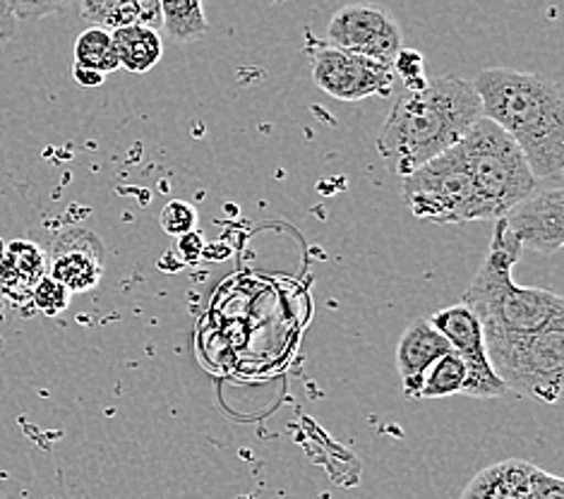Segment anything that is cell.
I'll list each match as a JSON object with an SVG mask.
<instances>
[{
    "mask_svg": "<svg viewBox=\"0 0 564 499\" xmlns=\"http://www.w3.org/2000/svg\"><path fill=\"white\" fill-rule=\"evenodd\" d=\"M480 118L474 83L454 75L427 77L425 87L394 101L378 134V152L389 173L406 178L430 159L459 144Z\"/></svg>",
    "mask_w": 564,
    "mask_h": 499,
    "instance_id": "6da1fadb",
    "label": "cell"
},
{
    "mask_svg": "<svg viewBox=\"0 0 564 499\" xmlns=\"http://www.w3.org/2000/svg\"><path fill=\"white\" fill-rule=\"evenodd\" d=\"M474 89L482 118L517 142L535 181L562 183L564 175V97L553 79L512 67H488Z\"/></svg>",
    "mask_w": 564,
    "mask_h": 499,
    "instance_id": "7a4b0ae2",
    "label": "cell"
},
{
    "mask_svg": "<svg viewBox=\"0 0 564 499\" xmlns=\"http://www.w3.org/2000/svg\"><path fill=\"white\" fill-rule=\"evenodd\" d=\"M521 252L505 219H497L486 260L464 293V305L471 307L480 322L482 339L533 334L564 322L562 295L547 289L519 286L514 281L512 267Z\"/></svg>",
    "mask_w": 564,
    "mask_h": 499,
    "instance_id": "3957f363",
    "label": "cell"
},
{
    "mask_svg": "<svg viewBox=\"0 0 564 499\" xmlns=\"http://www.w3.org/2000/svg\"><path fill=\"white\" fill-rule=\"evenodd\" d=\"M459 150L492 221L539 191V181L517 142L492 120L480 118L459 142Z\"/></svg>",
    "mask_w": 564,
    "mask_h": 499,
    "instance_id": "277c9868",
    "label": "cell"
},
{
    "mask_svg": "<svg viewBox=\"0 0 564 499\" xmlns=\"http://www.w3.org/2000/svg\"><path fill=\"white\" fill-rule=\"evenodd\" d=\"M486 354L502 384L543 403L562 397L564 370V322L541 332L486 339Z\"/></svg>",
    "mask_w": 564,
    "mask_h": 499,
    "instance_id": "5b68a950",
    "label": "cell"
},
{
    "mask_svg": "<svg viewBox=\"0 0 564 499\" xmlns=\"http://www.w3.org/2000/svg\"><path fill=\"white\" fill-rule=\"evenodd\" d=\"M401 191L413 217L425 221L468 224L490 219L459 144L409 173Z\"/></svg>",
    "mask_w": 564,
    "mask_h": 499,
    "instance_id": "8992f818",
    "label": "cell"
},
{
    "mask_svg": "<svg viewBox=\"0 0 564 499\" xmlns=\"http://www.w3.org/2000/svg\"><path fill=\"white\" fill-rule=\"evenodd\" d=\"M329 46L392 65L404 48V34L394 15L375 3H348L327 24Z\"/></svg>",
    "mask_w": 564,
    "mask_h": 499,
    "instance_id": "52a82bcc",
    "label": "cell"
},
{
    "mask_svg": "<svg viewBox=\"0 0 564 499\" xmlns=\"http://www.w3.org/2000/svg\"><path fill=\"white\" fill-rule=\"evenodd\" d=\"M445 339L449 341L452 350L464 360L466 366V382L462 394L474 399H497L507 394V387L500 377L495 375L488 354H486V339H482V327L471 307L464 303L442 307L427 319Z\"/></svg>",
    "mask_w": 564,
    "mask_h": 499,
    "instance_id": "ba28073f",
    "label": "cell"
},
{
    "mask_svg": "<svg viewBox=\"0 0 564 499\" xmlns=\"http://www.w3.org/2000/svg\"><path fill=\"white\" fill-rule=\"evenodd\" d=\"M392 65L356 56L334 46H322L313 56V83L339 101L389 97L394 89Z\"/></svg>",
    "mask_w": 564,
    "mask_h": 499,
    "instance_id": "9c48e42d",
    "label": "cell"
},
{
    "mask_svg": "<svg viewBox=\"0 0 564 499\" xmlns=\"http://www.w3.org/2000/svg\"><path fill=\"white\" fill-rule=\"evenodd\" d=\"M509 228L521 250L555 254L564 246V191L553 185L547 191H535L517 207L505 214Z\"/></svg>",
    "mask_w": 564,
    "mask_h": 499,
    "instance_id": "30bf717a",
    "label": "cell"
},
{
    "mask_svg": "<svg viewBox=\"0 0 564 499\" xmlns=\"http://www.w3.org/2000/svg\"><path fill=\"white\" fill-rule=\"evenodd\" d=\"M48 276L70 293L99 286L104 276V242L89 228H70L51 242Z\"/></svg>",
    "mask_w": 564,
    "mask_h": 499,
    "instance_id": "8fae6325",
    "label": "cell"
},
{
    "mask_svg": "<svg viewBox=\"0 0 564 499\" xmlns=\"http://www.w3.org/2000/svg\"><path fill=\"white\" fill-rule=\"evenodd\" d=\"M449 350V341L427 319L411 322L397 346V370L406 399H419L427 370Z\"/></svg>",
    "mask_w": 564,
    "mask_h": 499,
    "instance_id": "7c38bea8",
    "label": "cell"
},
{
    "mask_svg": "<svg viewBox=\"0 0 564 499\" xmlns=\"http://www.w3.org/2000/svg\"><path fill=\"white\" fill-rule=\"evenodd\" d=\"M111 42L118 65L128 73H150L152 67L164 56V42L152 26L144 24H126L111 32Z\"/></svg>",
    "mask_w": 564,
    "mask_h": 499,
    "instance_id": "4fadbf2b",
    "label": "cell"
},
{
    "mask_svg": "<svg viewBox=\"0 0 564 499\" xmlns=\"http://www.w3.org/2000/svg\"><path fill=\"white\" fill-rule=\"evenodd\" d=\"M161 26L176 44H193L205 39L209 20L205 15L203 0H159Z\"/></svg>",
    "mask_w": 564,
    "mask_h": 499,
    "instance_id": "5bb4252c",
    "label": "cell"
},
{
    "mask_svg": "<svg viewBox=\"0 0 564 499\" xmlns=\"http://www.w3.org/2000/svg\"><path fill=\"white\" fill-rule=\"evenodd\" d=\"M75 67H85L104 77L118 70V58L111 42V32L104 26H89L75 42Z\"/></svg>",
    "mask_w": 564,
    "mask_h": 499,
    "instance_id": "9a60e30c",
    "label": "cell"
},
{
    "mask_svg": "<svg viewBox=\"0 0 564 499\" xmlns=\"http://www.w3.org/2000/svg\"><path fill=\"white\" fill-rule=\"evenodd\" d=\"M466 382V366L464 360L449 350L442 356L433 368L427 370L419 399H447L454 394H462Z\"/></svg>",
    "mask_w": 564,
    "mask_h": 499,
    "instance_id": "2e32d148",
    "label": "cell"
},
{
    "mask_svg": "<svg viewBox=\"0 0 564 499\" xmlns=\"http://www.w3.org/2000/svg\"><path fill=\"white\" fill-rule=\"evenodd\" d=\"M0 269H8V272L12 269V274H0V279H8L10 283H15L20 276V283L34 289L39 279L44 276L46 260L42 250L32 246V242H12L8 248L6 260L0 262Z\"/></svg>",
    "mask_w": 564,
    "mask_h": 499,
    "instance_id": "e0dca14e",
    "label": "cell"
},
{
    "mask_svg": "<svg viewBox=\"0 0 564 499\" xmlns=\"http://www.w3.org/2000/svg\"><path fill=\"white\" fill-rule=\"evenodd\" d=\"M126 24H144L159 32L161 30L159 0H118L106 30L113 32L118 26H126Z\"/></svg>",
    "mask_w": 564,
    "mask_h": 499,
    "instance_id": "ac0fdd59",
    "label": "cell"
},
{
    "mask_svg": "<svg viewBox=\"0 0 564 499\" xmlns=\"http://www.w3.org/2000/svg\"><path fill=\"white\" fill-rule=\"evenodd\" d=\"M32 301H34V307L39 310V313L56 317L70 305V291L61 286L58 281H53L51 276H42L36 286L32 289Z\"/></svg>",
    "mask_w": 564,
    "mask_h": 499,
    "instance_id": "d6986e66",
    "label": "cell"
},
{
    "mask_svg": "<svg viewBox=\"0 0 564 499\" xmlns=\"http://www.w3.org/2000/svg\"><path fill=\"white\" fill-rule=\"evenodd\" d=\"M159 224L164 228V234L181 238L197 228V209L191 205V202L173 199L164 207V211H161Z\"/></svg>",
    "mask_w": 564,
    "mask_h": 499,
    "instance_id": "ffe728a7",
    "label": "cell"
},
{
    "mask_svg": "<svg viewBox=\"0 0 564 499\" xmlns=\"http://www.w3.org/2000/svg\"><path fill=\"white\" fill-rule=\"evenodd\" d=\"M392 70H394L397 77L404 79L406 91L421 89V87H425V83H427V77H425V73H423V58H421L419 51L401 48L399 56H397L394 63H392Z\"/></svg>",
    "mask_w": 564,
    "mask_h": 499,
    "instance_id": "44dd1931",
    "label": "cell"
},
{
    "mask_svg": "<svg viewBox=\"0 0 564 499\" xmlns=\"http://www.w3.org/2000/svg\"><path fill=\"white\" fill-rule=\"evenodd\" d=\"M73 0H10L12 15L20 22H36L65 10Z\"/></svg>",
    "mask_w": 564,
    "mask_h": 499,
    "instance_id": "7402d4cb",
    "label": "cell"
},
{
    "mask_svg": "<svg viewBox=\"0 0 564 499\" xmlns=\"http://www.w3.org/2000/svg\"><path fill=\"white\" fill-rule=\"evenodd\" d=\"M118 0H79V12L91 26H109Z\"/></svg>",
    "mask_w": 564,
    "mask_h": 499,
    "instance_id": "603a6c76",
    "label": "cell"
},
{
    "mask_svg": "<svg viewBox=\"0 0 564 499\" xmlns=\"http://www.w3.org/2000/svg\"><path fill=\"white\" fill-rule=\"evenodd\" d=\"M205 252V238L197 231H191L178 238V254L185 264H197Z\"/></svg>",
    "mask_w": 564,
    "mask_h": 499,
    "instance_id": "cb8c5ba5",
    "label": "cell"
},
{
    "mask_svg": "<svg viewBox=\"0 0 564 499\" xmlns=\"http://www.w3.org/2000/svg\"><path fill=\"white\" fill-rule=\"evenodd\" d=\"M18 32V20L12 15L10 0H0V44L10 42L12 36Z\"/></svg>",
    "mask_w": 564,
    "mask_h": 499,
    "instance_id": "d4e9b609",
    "label": "cell"
},
{
    "mask_svg": "<svg viewBox=\"0 0 564 499\" xmlns=\"http://www.w3.org/2000/svg\"><path fill=\"white\" fill-rule=\"evenodd\" d=\"M73 77H75V83L83 87H101L106 83L104 75L94 73V70H85V67H75V65H73Z\"/></svg>",
    "mask_w": 564,
    "mask_h": 499,
    "instance_id": "484cf974",
    "label": "cell"
}]
</instances>
